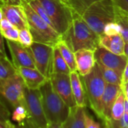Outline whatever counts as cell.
<instances>
[{
    "label": "cell",
    "mask_w": 128,
    "mask_h": 128,
    "mask_svg": "<svg viewBox=\"0 0 128 128\" xmlns=\"http://www.w3.org/2000/svg\"><path fill=\"white\" fill-rule=\"evenodd\" d=\"M24 1H26V2H30L32 1V0H24Z\"/></svg>",
    "instance_id": "cell-46"
},
{
    "label": "cell",
    "mask_w": 128,
    "mask_h": 128,
    "mask_svg": "<svg viewBox=\"0 0 128 128\" xmlns=\"http://www.w3.org/2000/svg\"><path fill=\"white\" fill-rule=\"evenodd\" d=\"M18 72L21 76L26 87L29 89H40L49 80L36 68L20 67L18 69Z\"/></svg>",
    "instance_id": "cell-16"
},
{
    "label": "cell",
    "mask_w": 128,
    "mask_h": 128,
    "mask_svg": "<svg viewBox=\"0 0 128 128\" xmlns=\"http://www.w3.org/2000/svg\"><path fill=\"white\" fill-rule=\"evenodd\" d=\"M79 1L87 8L90 5H91L92 3H94L96 1H99V0H79Z\"/></svg>",
    "instance_id": "cell-39"
},
{
    "label": "cell",
    "mask_w": 128,
    "mask_h": 128,
    "mask_svg": "<svg viewBox=\"0 0 128 128\" xmlns=\"http://www.w3.org/2000/svg\"><path fill=\"white\" fill-rule=\"evenodd\" d=\"M13 26H14L13 24L6 18H2L1 22H0V30H4L8 28L13 27Z\"/></svg>",
    "instance_id": "cell-35"
},
{
    "label": "cell",
    "mask_w": 128,
    "mask_h": 128,
    "mask_svg": "<svg viewBox=\"0 0 128 128\" xmlns=\"http://www.w3.org/2000/svg\"><path fill=\"white\" fill-rule=\"evenodd\" d=\"M6 44L10 51L12 61L16 69L20 67L36 68L35 61L30 48H26L18 42L6 39Z\"/></svg>",
    "instance_id": "cell-11"
},
{
    "label": "cell",
    "mask_w": 128,
    "mask_h": 128,
    "mask_svg": "<svg viewBox=\"0 0 128 128\" xmlns=\"http://www.w3.org/2000/svg\"><path fill=\"white\" fill-rule=\"evenodd\" d=\"M114 22L120 27V34L122 36L125 42L128 43V12L116 6L114 8Z\"/></svg>",
    "instance_id": "cell-20"
},
{
    "label": "cell",
    "mask_w": 128,
    "mask_h": 128,
    "mask_svg": "<svg viewBox=\"0 0 128 128\" xmlns=\"http://www.w3.org/2000/svg\"><path fill=\"white\" fill-rule=\"evenodd\" d=\"M81 78L89 106L96 116L101 119V102L107 83L103 78L100 65L96 62L91 72L85 76H81Z\"/></svg>",
    "instance_id": "cell-5"
},
{
    "label": "cell",
    "mask_w": 128,
    "mask_h": 128,
    "mask_svg": "<svg viewBox=\"0 0 128 128\" xmlns=\"http://www.w3.org/2000/svg\"><path fill=\"white\" fill-rule=\"evenodd\" d=\"M22 6L25 10L29 30L33 37L35 42L43 43L56 46L61 40V35H60L54 28L48 24L31 7L29 2L23 0Z\"/></svg>",
    "instance_id": "cell-4"
},
{
    "label": "cell",
    "mask_w": 128,
    "mask_h": 128,
    "mask_svg": "<svg viewBox=\"0 0 128 128\" xmlns=\"http://www.w3.org/2000/svg\"><path fill=\"white\" fill-rule=\"evenodd\" d=\"M124 54L128 59V43H126V42H125V45H124Z\"/></svg>",
    "instance_id": "cell-43"
},
{
    "label": "cell",
    "mask_w": 128,
    "mask_h": 128,
    "mask_svg": "<svg viewBox=\"0 0 128 128\" xmlns=\"http://www.w3.org/2000/svg\"><path fill=\"white\" fill-rule=\"evenodd\" d=\"M94 56L100 65L121 72H124L128 60L124 54L118 55L100 46L94 50Z\"/></svg>",
    "instance_id": "cell-12"
},
{
    "label": "cell",
    "mask_w": 128,
    "mask_h": 128,
    "mask_svg": "<svg viewBox=\"0 0 128 128\" xmlns=\"http://www.w3.org/2000/svg\"><path fill=\"white\" fill-rule=\"evenodd\" d=\"M38 1L49 16L56 31L61 36L65 33L72 25L76 12L61 0Z\"/></svg>",
    "instance_id": "cell-6"
},
{
    "label": "cell",
    "mask_w": 128,
    "mask_h": 128,
    "mask_svg": "<svg viewBox=\"0 0 128 128\" xmlns=\"http://www.w3.org/2000/svg\"><path fill=\"white\" fill-rule=\"evenodd\" d=\"M124 45L125 41L120 34L107 36L103 33L100 36L99 46L102 47L114 54L118 55L124 54Z\"/></svg>",
    "instance_id": "cell-17"
},
{
    "label": "cell",
    "mask_w": 128,
    "mask_h": 128,
    "mask_svg": "<svg viewBox=\"0 0 128 128\" xmlns=\"http://www.w3.org/2000/svg\"><path fill=\"white\" fill-rule=\"evenodd\" d=\"M70 76L71 79L72 93L76 102V105L81 107H86L88 101L81 76L79 75L78 71L71 72Z\"/></svg>",
    "instance_id": "cell-18"
},
{
    "label": "cell",
    "mask_w": 128,
    "mask_h": 128,
    "mask_svg": "<svg viewBox=\"0 0 128 128\" xmlns=\"http://www.w3.org/2000/svg\"><path fill=\"white\" fill-rule=\"evenodd\" d=\"M18 72L12 61L8 57H0V82H2Z\"/></svg>",
    "instance_id": "cell-24"
},
{
    "label": "cell",
    "mask_w": 128,
    "mask_h": 128,
    "mask_svg": "<svg viewBox=\"0 0 128 128\" xmlns=\"http://www.w3.org/2000/svg\"><path fill=\"white\" fill-rule=\"evenodd\" d=\"M121 91L122 88L120 85L106 84L101 102V119L103 121L110 119L112 107Z\"/></svg>",
    "instance_id": "cell-14"
},
{
    "label": "cell",
    "mask_w": 128,
    "mask_h": 128,
    "mask_svg": "<svg viewBox=\"0 0 128 128\" xmlns=\"http://www.w3.org/2000/svg\"><path fill=\"white\" fill-rule=\"evenodd\" d=\"M2 5V3H1V1H0V6H1Z\"/></svg>",
    "instance_id": "cell-47"
},
{
    "label": "cell",
    "mask_w": 128,
    "mask_h": 128,
    "mask_svg": "<svg viewBox=\"0 0 128 128\" xmlns=\"http://www.w3.org/2000/svg\"><path fill=\"white\" fill-rule=\"evenodd\" d=\"M121 88H122V90H123V91L124 93L126 100L128 101V82L121 84Z\"/></svg>",
    "instance_id": "cell-40"
},
{
    "label": "cell",
    "mask_w": 128,
    "mask_h": 128,
    "mask_svg": "<svg viewBox=\"0 0 128 128\" xmlns=\"http://www.w3.org/2000/svg\"><path fill=\"white\" fill-rule=\"evenodd\" d=\"M114 6L128 12V0H113Z\"/></svg>",
    "instance_id": "cell-33"
},
{
    "label": "cell",
    "mask_w": 128,
    "mask_h": 128,
    "mask_svg": "<svg viewBox=\"0 0 128 128\" xmlns=\"http://www.w3.org/2000/svg\"><path fill=\"white\" fill-rule=\"evenodd\" d=\"M18 42L26 48H30L33 44V37L29 28H25L20 30Z\"/></svg>",
    "instance_id": "cell-27"
},
{
    "label": "cell",
    "mask_w": 128,
    "mask_h": 128,
    "mask_svg": "<svg viewBox=\"0 0 128 128\" xmlns=\"http://www.w3.org/2000/svg\"><path fill=\"white\" fill-rule=\"evenodd\" d=\"M47 128H63L62 124H57V123H48Z\"/></svg>",
    "instance_id": "cell-41"
},
{
    "label": "cell",
    "mask_w": 128,
    "mask_h": 128,
    "mask_svg": "<svg viewBox=\"0 0 128 128\" xmlns=\"http://www.w3.org/2000/svg\"><path fill=\"white\" fill-rule=\"evenodd\" d=\"M100 67L101 69L103 78L107 84H116V85L121 86L123 72L115 70H113V69L105 67L101 65H100Z\"/></svg>",
    "instance_id": "cell-23"
},
{
    "label": "cell",
    "mask_w": 128,
    "mask_h": 128,
    "mask_svg": "<svg viewBox=\"0 0 128 128\" xmlns=\"http://www.w3.org/2000/svg\"><path fill=\"white\" fill-rule=\"evenodd\" d=\"M25 107L29 113V118L39 128H47L48 121L42 104L40 89L25 90Z\"/></svg>",
    "instance_id": "cell-8"
},
{
    "label": "cell",
    "mask_w": 128,
    "mask_h": 128,
    "mask_svg": "<svg viewBox=\"0 0 128 128\" xmlns=\"http://www.w3.org/2000/svg\"><path fill=\"white\" fill-rule=\"evenodd\" d=\"M2 18H3V16H2V13L1 10H0V22H1V20H2Z\"/></svg>",
    "instance_id": "cell-45"
},
{
    "label": "cell",
    "mask_w": 128,
    "mask_h": 128,
    "mask_svg": "<svg viewBox=\"0 0 128 128\" xmlns=\"http://www.w3.org/2000/svg\"><path fill=\"white\" fill-rule=\"evenodd\" d=\"M40 91L48 123L62 124L70 114V108L54 90L50 79L40 88Z\"/></svg>",
    "instance_id": "cell-3"
},
{
    "label": "cell",
    "mask_w": 128,
    "mask_h": 128,
    "mask_svg": "<svg viewBox=\"0 0 128 128\" xmlns=\"http://www.w3.org/2000/svg\"><path fill=\"white\" fill-rule=\"evenodd\" d=\"M71 70L68 64L63 59L59 48L54 46V62H53V73L70 74Z\"/></svg>",
    "instance_id": "cell-22"
},
{
    "label": "cell",
    "mask_w": 128,
    "mask_h": 128,
    "mask_svg": "<svg viewBox=\"0 0 128 128\" xmlns=\"http://www.w3.org/2000/svg\"><path fill=\"white\" fill-rule=\"evenodd\" d=\"M2 5L6 4V5H18L20 6L22 5L23 0H0Z\"/></svg>",
    "instance_id": "cell-37"
},
{
    "label": "cell",
    "mask_w": 128,
    "mask_h": 128,
    "mask_svg": "<svg viewBox=\"0 0 128 128\" xmlns=\"http://www.w3.org/2000/svg\"><path fill=\"white\" fill-rule=\"evenodd\" d=\"M50 81L54 90L70 108L77 106L72 93L70 74L53 73Z\"/></svg>",
    "instance_id": "cell-10"
},
{
    "label": "cell",
    "mask_w": 128,
    "mask_h": 128,
    "mask_svg": "<svg viewBox=\"0 0 128 128\" xmlns=\"http://www.w3.org/2000/svg\"><path fill=\"white\" fill-rule=\"evenodd\" d=\"M7 54L5 48V42H4V37L2 34V32L0 30V57H7Z\"/></svg>",
    "instance_id": "cell-34"
},
{
    "label": "cell",
    "mask_w": 128,
    "mask_h": 128,
    "mask_svg": "<svg viewBox=\"0 0 128 128\" xmlns=\"http://www.w3.org/2000/svg\"><path fill=\"white\" fill-rule=\"evenodd\" d=\"M2 34L5 38L7 40L10 41H14V42H18L19 39V32L20 30H18L17 27L13 26L4 30H1Z\"/></svg>",
    "instance_id": "cell-29"
},
{
    "label": "cell",
    "mask_w": 128,
    "mask_h": 128,
    "mask_svg": "<svg viewBox=\"0 0 128 128\" xmlns=\"http://www.w3.org/2000/svg\"><path fill=\"white\" fill-rule=\"evenodd\" d=\"M30 48L32 54L36 68L48 79H50L53 74L54 47L34 42Z\"/></svg>",
    "instance_id": "cell-9"
},
{
    "label": "cell",
    "mask_w": 128,
    "mask_h": 128,
    "mask_svg": "<svg viewBox=\"0 0 128 128\" xmlns=\"http://www.w3.org/2000/svg\"><path fill=\"white\" fill-rule=\"evenodd\" d=\"M64 3H66L68 6H70L74 12L80 14L81 16L85 11L86 8L80 2L79 0H61Z\"/></svg>",
    "instance_id": "cell-30"
},
{
    "label": "cell",
    "mask_w": 128,
    "mask_h": 128,
    "mask_svg": "<svg viewBox=\"0 0 128 128\" xmlns=\"http://www.w3.org/2000/svg\"><path fill=\"white\" fill-rule=\"evenodd\" d=\"M85 128H102V127L100 124L96 121L87 112L85 115Z\"/></svg>",
    "instance_id": "cell-32"
},
{
    "label": "cell",
    "mask_w": 128,
    "mask_h": 128,
    "mask_svg": "<svg viewBox=\"0 0 128 128\" xmlns=\"http://www.w3.org/2000/svg\"></svg>",
    "instance_id": "cell-49"
},
{
    "label": "cell",
    "mask_w": 128,
    "mask_h": 128,
    "mask_svg": "<svg viewBox=\"0 0 128 128\" xmlns=\"http://www.w3.org/2000/svg\"><path fill=\"white\" fill-rule=\"evenodd\" d=\"M77 71L81 76L88 75L95 66L96 60L94 50L89 49H82L75 52Z\"/></svg>",
    "instance_id": "cell-15"
},
{
    "label": "cell",
    "mask_w": 128,
    "mask_h": 128,
    "mask_svg": "<svg viewBox=\"0 0 128 128\" xmlns=\"http://www.w3.org/2000/svg\"><path fill=\"white\" fill-rule=\"evenodd\" d=\"M30 3V5L31 6V7L35 10V12L48 24H49L50 26H51L53 28H54V25H53V24H52V22H51V20H50V18H49V16L48 15V14H47V12H45V10H44V8L42 7V6L41 5V3L39 2V1L38 0H32V1H31V2H29Z\"/></svg>",
    "instance_id": "cell-26"
},
{
    "label": "cell",
    "mask_w": 128,
    "mask_h": 128,
    "mask_svg": "<svg viewBox=\"0 0 128 128\" xmlns=\"http://www.w3.org/2000/svg\"><path fill=\"white\" fill-rule=\"evenodd\" d=\"M128 82V60L126 62V65L125 66V69L123 72V76H122V84L124 83H126Z\"/></svg>",
    "instance_id": "cell-38"
},
{
    "label": "cell",
    "mask_w": 128,
    "mask_h": 128,
    "mask_svg": "<svg viewBox=\"0 0 128 128\" xmlns=\"http://www.w3.org/2000/svg\"><path fill=\"white\" fill-rule=\"evenodd\" d=\"M23 128H39L38 126H36L30 118H27L25 122L22 124V125H20Z\"/></svg>",
    "instance_id": "cell-36"
},
{
    "label": "cell",
    "mask_w": 128,
    "mask_h": 128,
    "mask_svg": "<svg viewBox=\"0 0 128 128\" xmlns=\"http://www.w3.org/2000/svg\"><path fill=\"white\" fill-rule=\"evenodd\" d=\"M120 27L117 23L110 22L105 26L103 33L107 36H114V35L120 34Z\"/></svg>",
    "instance_id": "cell-31"
},
{
    "label": "cell",
    "mask_w": 128,
    "mask_h": 128,
    "mask_svg": "<svg viewBox=\"0 0 128 128\" xmlns=\"http://www.w3.org/2000/svg\"><path fill=\"white\" fill-rule=\"evenodd\" d=\"M0 128H8V126L7 125V122L3 123V122L0 121Z\"/></svg>",
    "instance_id": "cell-44"
},
{
    "label": "cell",
    "mask_w": 128,
    "mask_h": 128,
    "mask_svg": "<svg viewBox=\"0 0 128 128\" xmlns=\"http://www.w3.org/2000/svg\"><path fill=\"white\" fill-rule=\"evenodd\" d=\"M114 8L113 0H99L90 5L82 17L91 30L100 36L107 24L114 22Z\"/></svg>",
    "instance_id": "cell-2"
},
{
    "label": "cell",
    "mask_w": 128,
    "mask_h": 128,
    "mask_svg": "<svg viewBox=\"0 0 128 128\" xmlns=\"http://www.w3.org/2000/svg\"><path fill=\"white\" fill-rule=\"evenodd\" d=\"M86 107L74 106L70 108V114L62 125L63 128H85Z\"/></svg>",
    "instance_id": "cell-19"
},
{
    "label": "cell",
    "mask_w": 128,
    "mask_h": 128,
    "mask_svg": "<svg viewBox=\"0 0 128 128\" xmlns=\"http://www.w3.org/2000/svg\"><path fill=\"white\" fill-rule=\"evenodd\" d=\"M26 88L21 76L18 72L12 76L0 82V96L12 108L18 106H25Z\"/></svg>",
    "instance_id": "cell-7"
},
{
    "label": "cell",
    "mask_w": 128,
    "mask_h": 128,
    "mask_svg": "<svg viewBox=\"0 0 128 128\" xmlns=\"http://www.w3.org/2000/svg\"><path fill=\"white\" fill-rule=\"evenodd\" d=\"M61 40L73 52L82 49L95 50L99 47L100 36L91 30L80 14L76 13L72 25L61 36Z\"/></svg>",
    "instance_id": "cell-1"
},
{
    "label": "cell",
    "mask_w": 128,
    "mask_h": 128,
    "mask_svg": "<svg viewBox=\"0 0 128 128\" xmlns=\"http://www.w3.org/2000/svg\"><path fill=\"white\" fill-rule=\"evenodd\" d=\"M7 125H8V128H23V127H22L21 126H20V125H14V124H13L12 123L11 120H8V121H7Z\"/></svg>",
    "instance_id": "cell-42"
},
{
    "label": "cell",
    "mask_w": 128,
    "mask_h": 128,
    "mask_svg": "<svg viewBox=\"0 0 128 128\" xmlns=\"http://www.w3.org/2000/svg\"><path fill=\"white\" fill-rule=\"evenodd\" d=\"M0 10L2 13L3 18L9 20L18 30L29 28L27 17L22 5L3 4L0 6Z\"/></svg>",
    "instance_id": "cell-13"
},
{
    "label": "cell",
    "mask_w": 128,
    "mask_h": 128,
    "mask_svg": "<svg viewBox=\"0 0 128 128\" xmlns=\"http://www.w3.org/2000/svg\"><path fill=\"white\" fill-rule=\"evenodd\" d=\"M12 114L6 103V101L0 96V121L6 123L10 120Z\"/></svg>",
    "instance_id": "cell-28"
},
{
    "label": "cell",
    "mask_w": 128,
    "mask_h": 128,
    "mask_svg": "<svg viewBox=\"0 0 128 128\" xmlns=\"http://www.w3.org/2000/svg\"><path fill=\"white\" fill-rule=\"evenodd\" d=\"M56 46L59 48L63 59L65 60V61L68 64L71 72L77 71V65H76L75 52H73L70 48V47L66 44V42H63L62 40H60L56 44Z\"/></svg>",
    "instance_id": "cell-21"
},
{
    "label": "cell",
    "mask_w": 128,
    "mask_h": 128,
    "mask_svg": "<svg viewBox=\"0 0 128 128\" xmlns=\"http://www.w3.org/2000/svg\"><path fill=\"white\" fill-rule=\"evenodd\" d=\"M103 128H106V126H104V127H103Z\"/></svg>",
    "instance_id": "cell-48"
},
{
    "label": "cell",
    "mask_w": 128,
    "mask_h": 128,
    "mask_svg": "<svg viewBox=\"0 0 128 128\" xmlns=\"http://www.w3.org/2000/svg\"><path fill=\"white\" fill-rule=\"evenodd\" d=\"M12 120L17 122L18 125H22L25 120L29 118V113L24 106H18L13 108L11 117Z\"/></svg>",
    "instance_id": "cell-25"
}]
</instances>
